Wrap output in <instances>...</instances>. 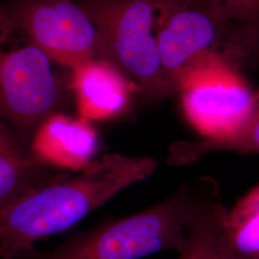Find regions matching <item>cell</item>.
Wrapping results in <instances>:
<instances>
[{"instance_id":"obj_11","label":"cell","mask_w":259,"mask_h":259,"mask_svg":"<svg viewBox=\"0 0 259 259\" xmlns=\"http://www.w3.org/2000/svg\"><path fill=\"white\" fill-rule=\"evenodd\" d=\"M61 174L23 148L16 133L0 117V211Z\"/></svg>"},{"instance_id":"obj_13","label":"cell","mask_w":259,"mask_h":259,"mask_svg":"<svg viewBox=\"0 0 259 259\" xmlns=\"http://www.w3.org/2000/svg\"><path fill=\"white\" fill-rule=\"evenodd\" d=\"M226 238L237 259H259V182L229 209Z\"/></svg>"},{"instance_id":"obj_7","label":"cell","mask_w":259,"mask_h":259,"mask_svg":"<svg viewBox=\"0 0 259 259\" xmlns=\"http://www.w3.org/2000/svg\"><path fill=\"white\" fill-rule=\"evenodd\" d=\"M254 92L240 71L217 65L189 76L178 94L185 119L201 139H219L248 118Z\"/></svg>"},{"instance_id":"obj_2","label":"cell","mask_w":259,"mask_h":259,"mask_svg":"<svg viewBox=\"0 0 259 259\" xmlns=\"http://www.w3.org/2000/svg\"><path fill=\"white\" fill-rule=\"evenodd\" d=\"M161 65L173 95L191 75L222 65L259 66V27L223 18L206 0H171L157 36Z\"/></svg>"},{"instance_id":"obj_5","label":"cell","mask_w":259,"mask_h":259,"mask_svg":"<svg viewBox=\"0 0 259 259\" xmlns=\"http://www.w3.org/2000/svg\"><path fill=\"white\" fill-rule=\"evenodd\" d=\"M171 0H77L100 34L102 58L116 66L149 99L173 93L157 45L162 15Z\"/></svg>"},{"instance_id":"obj_4","label":"cell","mask_w":259,"mask_h":259,"mask_svg":"<svg viewBox=\"0 0 259 259\" xmlns=\"http://www.w3.org/2000/svg\"><path fill=\"white\" fill-rule=\"evenodd\" d=\"M52 64L0 4V117L27 152L37 130L65 101V84Z\"/></svg>"},{"instance_id":"obj_8","label":"cell","mask_w":259,"mask_h":259,"mask_svg":"<svg viewBox=\"0 0 259 259\" xmlns=\"http://www.w3.org/2000/svg\"><path fill=\"white\" fill-rule=\"evenodd\" d=\"M228 211L214 179L192 183L186 243L178 259H237L226 238Z\"/></svg>"},{"instance_id":"obj_6","label":"cell","mask_w":259,"mask_h":259,"mask_svg":"<svg viewBox=\"0 0 259 259\" xmlns=\"http://www.w3.org/2000/svg\"><path fill=\"white\" fill-rule=\"evenodd\" d=\"M7 9L19 29L53 63L72 69L102 58L97 27L74 0H13Z\"/></svg>"},{"instance_id":"obj_1","label":"cell","mask_w":259,"mask_h":259,"mask_svg":"<svg viewBox=\"0 0 259 259\" xmlns=\"http://www.w3.org/2000/svg\"><path fill=\"white\" fill-rule=\"evenodd\" d=\"M152 157L106 154L79 174H61L0 211V257L16 259L38 241L73 227L122 190L151 176Z\"/></svg>"},{"instance_id":"obj_9","label":"cell","mask_w":259,"mask_h":259,"mask_svg":"<svg viewBox=\"0 0 259 259\" xmlns=\"http://www.w3.org/2000/svg\"><path fill=\"white\" fill-rule=\"evenodd\" d=\"M70 84L80 116L87 120H104L125 111L134 84L120 70L103 58H94L73 67Z\"/></svg>"},{"instance_id":"obj_12","label":"cell","mask_w":259,"mask_h":259,"mask_svg":"<svg viewBox=\"0 0 259 259\" xmlns=\"http://www.w3.org/2000/svg\"><path fill=\"white\" fill-rule=\"evenodd\" d=\"M224 152L259 155V88L254 92L250 115L238 129L219 139H200L176 143L170 160L174 164H190L207 155Z\"/></svg>"},{"instance_id":"obj_3","label":"cell","mask_w":259,"mask_h":259,"mask_svg":"<svg viewBox=\"0 0 259 259\" xmlns=\"http://www.w3.org/2000/svg\"><path fill=\"white\" fill-rule=\"evenodd\" d=\"M191 194L192 183H185L140 212L104 220L51 250L33 247L16 259H141L165 250L180 253L186 243Z\"/></svg>"},{"instance_id":"obj_14","label":"cell","mask_w":259,"mask_h":259,"mask_svg":"<svg viewBox=\"0 0 259 259\" xmlns=\"http://www.w3.org/2000/svg\"><path fill=\"white\" fill-rule=\"evenodd\" d=\"M223 18L259 27V0H206Z\"/></svg>"},{"instance_id":"obj_10","label":"cell","mask_w":259,"mask_h":259,"mask_svg":"<svg viewBox=\"0 0 259 259\" xmlns=\"http://www.w3.org/2000/svg\"><path fill=\"white\" fill-rule=\"evenodd\" d=\"M97 149V133L90 121L56 112L37 130L29 153L47 164L82 170Z\"/></svg>"}]
</instances>
